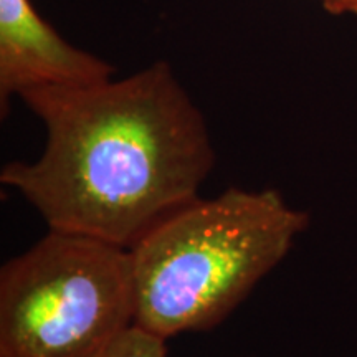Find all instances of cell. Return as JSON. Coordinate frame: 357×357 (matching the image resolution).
<instances>
[{"instance_id":"cell-1","label":"cell","mask_w":357,"mask_h":357,"mask_svg":"<svg viewBox=\"0 0 357 357\" xmlns=\"http://www.w3.org/2000/svg\"><path fill=\"white\" fill-rule=\"evenodd\" d=\"M45 128L35 162L13 160L0 182L48 230L131 248L184 205L215 166L202 111L166 60L131 77L20 95Z\"/></svg>"},{"instance_id":"cell-2","label":"cell","mask_w":357,"mask_h":357,"mask_svg":"<svg viewBox=\"0 0 357 357\" xmlns=\"http://www.w3.org/2000/svg\"><path fill=\"white\" fill-rule=\"evenodd\" d=\"M310 213L276 189L195 199L129 248L134 324L164 341L222 324L287 258Z\"/></svg>"},{"instance_id":"cell-3","label":"cell","mask_w":357,"mask_h":357,"mask_svg":"<svg viewBox=\"0 0 357 357\" xmlns=\"http://www.w3.org/2000/svg\"><path fill=\"white\" fill-rule=\"evenodd\" d=\"M131 253L48 230L0 270V357H95L134 324Z\"/></svg>"},{"instance_id":"cell-4","label":"cell","mask_w":357,"mask_h":357,"mask_svg":"<svg viewBox=\"0 0 357 357\" xmlns=\"http://www.w3.org/2000/svg\"><path fill=\"white\" fill-rule=\"evenodd\" d=\"M116 68L66 42L30 0H0V111L38 88H78L105 83Z\"/></svg>"},{"instance_id":"cell-5","label":"cell","mask_w":357,"mask_h":357,"mask_svg":"<svg viewBox=\"0 0 357 357\" xmlns=\"http://www.w3.org/2000/svg\"><path fill=\"white\" fill-rule=\"evenodd\" d=\"M95 357H167L166 341L132 324Z\"/></svg>"},{"instance_id":"cell-6","label":"cell","mask_w":357,"mask_h":357,"mask_svg":"<svg viewBox=\"0 0 357 357\" xmlns=\"http://www.w3.org/2000/svg\"><path fill=\"white\" fill-rule=\"evenodd\" d=\"M319 2L333 15H342V13L357 15V0H319Z\"/></svg>"}]
</instances>
